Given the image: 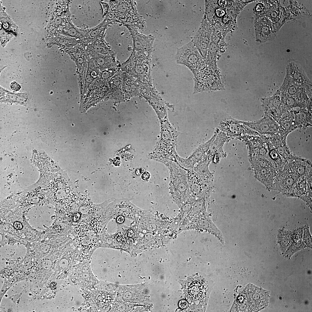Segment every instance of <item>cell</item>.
Returning a JSON list of instances; mask_svg holds the SVG:
<instances>
[{"mask_svg":"<svg viewBox=\"0 0 312 312\" xmlns=\"http://www.w3.org/2000/svg\"><path fill=\"white\" fill-rule=\"evenodd\" d=\"M307 247L302 239L292 241L285 251L284 255L287 257H290L296 252Z\"/></svg>","mask_w":312,"mask_h":312,"instance_id":"ac0fdd59","label":"cell"},{"mask_svg":"<svg viewBox=\"0 0 312 312\" xmlns=\"http://www.w3.org/2000/svg\"><path fill=\"white\" fill-rule=\"evenodd\" d=\"M276 187L286 195L311 199V163L298 157L288 161L280 173Z\"/></svg>","mask_w":312,"mask_h":312,"instance_id":"6da1fadb","label":"cell"},{"mask_svg":"<svg viewBox=\"0 0 312 312\" xmlns=\"http://www.w3.org/2000/svg\"><path fill=\"white\" fill-rule=\"evenodd\" d=\"M211 29L210 23L204 18L192 40L205 62L211 39Z\"/></svg>","mask_w":312,"mask_h":312,"instance_id":"9c48e42d","label":"cell"},{"mask_svg":"<svg viewBox=\"0 0 312 312\" xmlns=\"http://www.w3.org/2000/svg\"><path fill=\"white\" fill-rule=\"evenodd\" d=\"M245 125L261 135H273L279 132L278 123L271 117L265 114L261 119L252 121H244Z\"/></svg>","mask_w":312,"mask_h":312,"instance_id":"8fae6325","label":"cell"},{"mask_svg":"<svg viewBox=\"0 0 312 312\" xmlns=\"http://www.w3.org/2000/svg\"><path fill=\"white\" fill-rule=\"evenodd\" d=\"M175 59L177 64L186 66L193 73L206 65L205 60L192 41L177 49Z\"/></svg>","mask_w":312,"mask_h":312,"instance_id":"52a82bcc","label":"cell"},{"mask_svg":"<svg viewBox=\"0 0 312 312\" xmlns=\"http://www.w3.org/2000/svg\"><path fill=\"white\" fill-rule=\"evenodd\" d=\"M162 122L161 139L152 157L165 164L170 161L178 162L176 148L179 132L172 125L168 118Z\"/></svg>","mask_w":312,"mask_h":312,"instance_id":"5b68a950","label":"cell"},{"mask_svg":"<svg viewBox=\"0 0 312 312\" xmlns=\"http://www.w3.org/2000/svg\"><path fill=\"white\" fill-rule=\"evenodd\" d=\"M124 218L122 216L120 215L118 216L116 218V221L119 223H122L124 221Z\"/></svg>","mask_w":312,"mask_h":312,"instance_id":"cb8c5ba5","label":"cell"},{"mask_svg":"<svg viewBox=\"0 0 312 312\" xmlns=\"http://www.w3.org/2000/svg\"><path fill=\"white\" fill-rule=\"evenodd\" d=\"M76 59V61L79 64H82L84 62V60L81 57Z\"/></svg>","mask_w":312,"mask_h":312,"instance_id":"f546056e","label":"cell"},{"mask_svg":"<svg viewBox=\"0 0 312 312\" xmlns=\"http://www.w3.org/2000/svg\"><path fill=\"white\" fill-rule=\"evenodd\" d=\"M132 37L133 51L148 59L152 52L154 38L152 36H146L140 33L138 29L133 27H127Z\"/></svg>","mask_w":312,"mask_h":312,"instance_id":"30bf717a","label":"cell"},{"mask_svg":"<svg viewBox=\"0 0 312 312\" xmlns=\"http://www.w3.org/2000/svg\"><path fill=\"white\" fill-rule=\"evenodd\" d=\"M179 305L181 308H185L187 306V303L186 301L184 300H182L179 302Z\"/></svg>","mask_w":312,"mask_h":312,"instance_id":"603a6c76","label":"cell"},{"mask_svg":"<svg viewBox=\"0 0 312 312\" xmlns=\"http://www.w3.org/2000/svg\"><path fill=\"white\" fill-rule=\"evenodd\" d=\"M128 236L130 237H133L135 235V233L133 230L131 229L128 230L127 232Z\"/></svg>","mask_w":312,"mask_h":312,"instance_id":"484cf974","label":"cell"},{"mask_svg":"<svg viewBox=\"0 0 312 312\" xmlns=\"http://www.w3.org/2000/svg\"><path fill=\"white\" fill-rule=\"evenodd\" d=\"M303 228L302 227L295 229L292 232V241H297L302 240Z\"/></svg>","mask_w":312,"mask_h":312,"instance_id":"ffe728a7","label":"cell"},{"mask_svg":"<svg viewBox=\"0 0 312 312\" xmlns=\"http://www.w3.org/2000/svg\"><path fill=\"white\" fill-rule=\"evenodd\" d=\"M213 119L216 129L226 134L230 139L235 138L241 139L245 135L258 133L245 125L242 121L223 111L216 112Z\"/></svg>","mask_w":312,"mask_h":312,"instance_id":"8992f818","label":"cell"},{"mask_svg":"<svg viewBox=\"0 0 312 312\" xmlns=\"http://www.w3.org/2000/svg\"><path fill=\"white\" fill-rule=\"evenodd\" d=\"M303 242L307 247L311 248L312 237L309 231V227H305L303 235Z\"/></svg>","mask_w":312,"mask_h":312,"instance_id":"d6986e66","label":"cell"},{"mask_svg":"<svg viewBox=\"0 0 312 312\" xmlns=\"http://www.w3.org/2000/svg\"><path fill=\"white\" fill-rule=\"evenodd\" d=\"M292 241V232L281 230L278 236V242L282 251L285 252Z\"/></svg>","mask_w":312,"mask_h":312,"instance_id":"e0dca14e","label":"cell"},{"mask_svg":"<svg viewBox=\"0 0 312 312\" xmlns=\"http://www.w3.org/2000/svg\"><path fill=\"white\" fill-rule=\"evenodd\" d=\"M165 165L170 174V194L181 207L191 194L187 172L178 162L170 161Z\"/></svg>","mask_w":312,"mask_h":312,"instance_id":"277c9868","label":"cell"},{"mask_svg":"<svg viewBox=\"0 0 312 312\" xmlns=\"http://www.w3.org/2000/svg\"><path fill=\"white\" fill-rule=\"evenodd\" d=\"M262 102L265 114L271 117L278 123L283 115L280 98L274 96L264 99Z\"/></svg>","mask_w":312,"mask_h":312,"instance_id":"5bb4252c","label":"cell"},{"mask_svg":"<svg viewBox=\"0 0 312 312\" xmlns=\"http://www.w3.org/2000/svg\"><path fill=\"white\" fill-rule=\"evenodd\" d=\"M150 174L148 172H145L142 175L143 179L145 180H148L149 179L150 177Z\"/></svg>","mask_w":312,"mask_h":312,"instance_id":"83f0119b","label":"cell"},{"mask_svg":"<svg viewBox=\"0 0 312 312\" xmlns=\"http://www.w3.org/2000/svg\"><path fill=\"white\" fill-rule=\"evenodd\" d=\"M231 19V18L229 15L226 14L223 18V21L225 23H227L229 22Z\"/></svg>","mask_w":312,"mask_h":312,"instance_id":"f1b7e54d","label":"cell"},{"mask_svg":"<svg viewBox=\"0 0 312 312\" xmlns=\"http://www.w3.org/2000/svg\"><path fill=\"white\" fill-rule=\"evenodd\" d=\"M11 88L15 91L19 90L21 88V87L19 84L16 82H12L10 84Z\"/></svg>","mask_w":312,"mask_h":312,"instance_id":"7402d4cb","label":"cell"},{"mask_svg":"<svg viewBox=\"0 0 312 312\" xmlns=\"http://www.w3.org/2000/svg\"><path fill=\"white\" fill-rule=\"evenodd\" d=\"M91 76L93 78H95L97 77V74L95 71H93L91 73Z\"/></svg>","mask_w":312,"mask_h":312,"instance_id":"4dcf8cb0","label":"cell"},{"mask_svg":"<svg viewBox=\"0 0 312 312\" xmlns=\"http://www.w3.org/2000/svg\"><path fill=\"white\" fill-rule=\"evenodd\" d=\"M14 228L17 229H21L22 228V224L19 222H16L14 223Z\"/></svg>","mask_w":312,"mask_h":312,"instance_id":"d4e9b609","label":"cell"},{"mask_svg":"<svg viewBox=\"0 0 312 312\" xmlns=\"http://www.w3.org/2000/svg\"><path fill=\"white\" fill-rule=\"evenodd\" d=\"M227 3V1L226 0H219L218 1V4L221 7H224L226 6Z\"/></svg>","mask_w":312,"mask_h":312,"instance_id":"4316f807","label":"cell"},{"mask_svg":"<svg viewBox=\"0 0 312 312\" xmlns=\"http://www.w3.org/2000/svg\"><path fill=\"white\" fill-rule=\"evenodd\" d=\"M262 5L261 4H258L256 7V10L257 11H259L262 9Z\"/></svg>","mask_w":312,"mask_h":312,"instance_id":"d6a6232c","label":"cell"},{"mask_svg":"<svg viewBox=\"0 0 312 312\" xmlns=\"http://www.w3.org/2000/svg\"><path fill=\"white\" fill-rule=\"evenodd\" d=\"M93 79L91 76V75L88 76L86 78L87 81L88 82H90L92 81L93 80Z\"/></svg>","mask_w":312,"mask_h":312,"instance_id":"1f68e13d","label":"cell"},{"mask_svg":"<svg viewBox=\"0 0 312 312\" xmlns=\"http://www.w3.org/2000/svg\"><path fill=\"white\" fill-rule=\"evenodd\" d=\"M218 133L216 129L212 137L208 141L199 146L189 157L184 158L178 154L176 158L178 163L184 168L191 170L197 165L201 163H209L211 160L209 157L208 152L210 147Z\"/></svg>","mask_w":312,"mask_h":312,"instance_id":"ba28073f","label":"cell"},{"mask_svg":"<svg viewBox=\"0 0 312 312\" xmlns=\"http://www.w3.org/2000/svg\"><path fill=\"white\" fill-rule=\"evenodd\" d=\"M267 135L272 146L287 161H288L295 157L287 145V137L281 135L278 133L273 135Z\"/></svg>","mask_w":312,"mask_h":312,"instance_id":"4fadbf2b","label":"cell"},{"mask_svg":"<svg viewBox=\"0 0 312 312\" xmlns=\"http://www.w3.org/2000/svg\"><path fill=\"white\" fill-rule=\"evenodd\" d=\"M185 291L187 296L193 300H201L207 296L208 286L202 277L196 276L189 279L186 283Z\"/></svg>","mask_w":312,"mask_h":312,"instance_id":"7c38bea8","label":"cell"},{"mask_svg":"<svg viewBox=\"0 0 312 312\" xmlns=\"http://www.w3.org/2000/svg\"><path fill=\"white\" fill-rule=\"evenodd\" d=\"M136 4L135 1L132 0L110 1L107 15L114 22L120 23L126 27L143 29L146 26L145 22L138 13Z\"/></svg>","mask_w":312,"mask_h":312,"instance_id":"7a4b0ae2","label":"cell"},{"mask_svg":"<svg viewBox=\"0 0 312 312\" xmlns=\"http://www.w3.org/2000/svg\"><path fill=\"white\" fill-rule=\"evenodd\" d=\"M269 293L252 284L247 285L235 301L230 311L253 312L267 306Z\"/></svg>","mask_w":312,"mask_h":312,"instance_id":"3957f363","label":"cell"},{"mask_svg":"<svg viewBox=\"0 0 312 312\" xmlns=\"http://www.w3.org/2000/svg\"><path fill=\"white\" fill-rule=\"evenodd\" d=\"M216 14L219 17H222L225 14V12L221 8H217L215 11Z\"/></svg>","mask_w":312,"mask_h":312,"instance_id":"44dd1931","label":"cell"},{"mask_svg":"<svg viewBox=\"0 0 312 312\" xmlns=\"http://www.w3.org/2000/svg\"><path fill=\"white\" fill-rule=\"evenodd\" d=\"M278 123L279 127L278 133L286 137L290 133L297 129L295 123L294 115L291 110L283 114Z\"/></svg>","mask_w":312,"mask_h":312,"instance_id":"2e32d148","label":"cell"},{"mask_svg":"<svg viewBox=\"0 0 312 312\" xmlns=\"http://www.w3.org/2000/svg\"><path fill=\"white\" fill-rule=\"evenodd\" d=\"M291 109L294 117L295 124L297 128L305 130L311 126V109L297 107Z\"/></svg>","mask_w":312,"mask_h":312,"instance_id":"9a60e30c","label":"cell"}]
</instances>
